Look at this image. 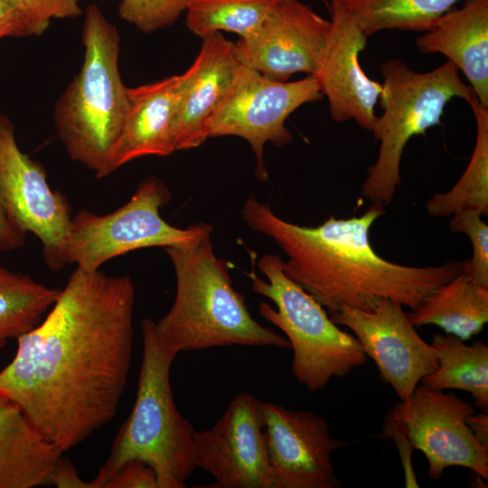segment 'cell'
<instances>
[{
	"label": "cell",
	"instance_id": "1",
	"mask_svg": "<svg viewBox=\"0 0 488 488\" xmlns=\"http://www.w3.org/2000/svg\"><path fill=\"white\" fill-rule=\"evenodd\" d=\"M135 301L129 276L77 267L0 371V394L63 453L117 411L132 360Z\"/></svg>",
	"mask_w": 488,
	"mask_h": 488
},
{
	"label": "cell",
	"instance_id": "2",
	"mask_svg": "<svg viewBox=\"0 0 488 488\" xmlns=\"http://www.w3.org/2000/svg\"><path fill=\"white\" fill-rule=\"evenodd\" d=\"M385 214L373 203L359 217L333 216L306 227L277 216L268 202L247 198L240 217L253 231L270 238L283 251L285 274L313 296L328 314L342 305L371 311L382 299L416 310L440 286L463 271V262L406 266L387 260L372 248L371 228Z\"/></svg>",
	"mask_w": 488,
	"mask_h": 488
},
{
	"label": "cell",
	"instance_id": "3",
	"mask_svg": "<svg viewBox=\"0 0 488 488\" xmlns=\"http://www.w3.org/2000/svg\"><path fill=\"white\" fill-rule=\"evenodd\" d=\"M211 236L164 251L172 262L174 303L154 322L158 339L179 353L231 345L290 348L287 338L258 324L232 286L228 263L213 251Z\"/></svg>",
	"mask_w": 488,
	"mask_h": 488
},
{
	"label": "cell",
	"instance_id": "4",
	"mask_svg": "<svg viewBox=\"0 0 488 488\" xmlns=\"http://www.w3.org/2000/svg\"><path fill=\"white\" fill-rule=\"evenodd\" d=\"M84 59L56 102L53 119L70 157L95 173L112 174L110 160L127 108L118 67L120 36L96 4L84 11Z\"/></svg>",
	"mask_w": 488,
	"mask_h": 488
},
{
	"label": "cell",
	"instance_id": "5",
	"mask_svg": "<svg viewBox=\"0 0 488 488\" xmlns=\"http://www.w3.org/2000/svg\"><path fill=\"white\" fill-rule=\"evenodd\" d=\"M154 320L141 323L143 353L136 400L112 443L108 456L90 482H104L123 464L139 460L150 465L159 488H183L196 469L194 429L174 402L170 371L177 353L157 337Z\"/></svg>",
	"mask_w": 488,
	"mask_h": 488
},
{
	"label": "cell",
	"instance_id": "6",
	"mask_svg": "<svg viewBox=\"0 0 488 488\" xmlns=\"http://www.w3.org/2000/svg\"><path fill=\"white\" fill-rule=\"evenodd\" d=\"M380 71L382 113L371 131L374 139L380 141L379 155L367 172L361 196L385 207L400 185V161L408 141L440 125L444 108L452 99L467 102L475 94L462 81L458 69L449 61L419 73L393 59L382 63Z\"/></svg>",
	"mask_w": 488,
	"mask_h": 488
},
{
	"label": "cell",
	"instance_id": "7",
	"mask_svg": "<svg viewBox=\"0 0 488 488\" xmlns=\"http://www.w3.org/2000/svg\"><path fill=\"white\" fill-rule=\"evenodd\" d=\"M258 267L267 280L249 273L251 289L277 306L261 303L258 312L286 334L294 352L292 372L300 384L319 391L333 378H343L367 361L357 338L341 330L325 309L285 274L278 255L261 256Z\"/></svg>",
	"mask_w": 488,
	"mask_h": 488
},
{
	"label": "cell",
	"instance_id": "8",
	"mask_svg": "<svg viewBox=\"0 0 488 488\" xmlns=\"http://www.w3.org/2000/svg\"><path fill=\"white\" fill-rule=\"evenodd\" d=\"M171 197L166 184L151 175L139 183L127 203L111 213L80 210L70 225L69 264L95 271L109 259L139 249L188 246L211 236L212 227L205 222L180 229L165 221L160 209Z\"/></svg>",
	"mask_w": 488,
	"mask_h": 488
},
{
	"label": "cell",
	"instance_id": "9",
	"mask_svg": "<svg viewBox=\"0 0 488 488\" xmlns=\"http://www.w3.org/2000/svg\"><path fill=\"white\" fill-rule=\"evenodd\" d=\"M323 98L314 75L296 81H277L240 63L225 95L204 124L207 137L236 136L245 139L256 157L255 174L268 179L264 146L286 145L293 135L286 120L299 107Z\"/></svg>",
	"mask_w": 488,
	"mask_h": 488
},
{
	"label": "cell",
	"instance_id": "10",
	"mask_svg": "<svg viewBox=\"0 0 488 488\" xmlns=\"http://www.w3.org/2000/svg\"><path fill=\"white\" fill-rule=\"evenodd\" d=\"M0 199L13 222L42 245V259L52 271L69 265L66 244L71 208L53 191L42 164L18 146L12 121L0 114Z\"/></svg>",
	"mask_w": 488,
	"mask_h": 488
},
{
	"label": "cell",
	"instance_id": "11",
	"mask_svg": "<svg viewBox=\"0 0 488 488\" xmlns=\"http://www.w3.org/2000/svg\"><path fill=\"white\" fill-rule=\"evenodd\" d=\"M473 406L455 393L418 385L405 401L396 403L389 420L408 444L428 462L427 475L442 478L446 468L462 466L488 479V448L466 423Z\"/></svg>",
	"mask_w": 488,
	"mask_h": 488
},
{
	"label": "cell",
	"instance_id": "12",
	"mask_svg": "<svg viewBox=\"0 0 488 488\" xmlns=\"http://www.w3.org/2000/svg\"><path fill=\"white\" fill-rule=\"evenodd\" d=\"M260 400L237 395L215 425L194 431L196 468L212 475L209 488H276L263 430Z\"/></svg>",
	"mask_w": 488,
	"mask_h": 488
},
{
	"label": "cell",
	"instance_id": "13",
	"mask_svg": "<svg viewBox=\"0 0 488 488\" xmlns=\"http://www.w3.org/2000/svg\"><path fill=\"white\" fill-rule=\"evenodd\" d=\"M268 462L276 488H339L332 455L346 443L333 438L327 420L260 400Z\"/></svg>",
	"mask_w": 488,
	"mask_h": 488
},
{
	"label": "cell",
	"instance_id": "14",
	"mask_svg": "<svg viewBox=\"0 0 488 488\" xmlns=\"http://www.w3.org/2000/svg\"><path fill=\"white\" fill-rule=\"evenodd\" d=\"M329 316L354 333L400 401L437 368L433 347L419 336L396 301L382 299L371 311L342 305Z\"/></svg>",
	"mask_w": 488,
	"mask_h": 488
},
{
	"label": "cell",
	"instance_id": "15",
	"mask_svg": "<svg viewBox=\"0 0 488 488\" xmlns=\"http://www.w3.org/2000/svg\"><path fill=\"white\" fill-rule=\"evenodd\" d=\"M331 22L299 0H277L256 33L235 43L238 60L263 76L287 81L313 75L327 44Z\"/></svg>",
	"mask_w": 488,
	"mask_h": 488
},
{
	"label": "cell",
	"instance_id": "16",
	"mask_svg": "<svg viewBox=\"0 0 488 488\" xmlns=\"http://www.w3.org/2000/svg\"><path fill=\"white\" fill-rule=\"evenodd\" d=\"M329 37L313 75L328 99L333 121L353 119L372 131L382 85L370 79L359 63V53L365 49L368 37L354 17L339 4L329 1Z\"/></svg>",
	"mask_w": 488,
	"mask_h": 488
},
{
	"label": "cell",
	"instance_id": "17",
	"mask_svg": "<svg viewBox=\"0 0 488 488\" xmlns=\"http://www.w3.org/2000/svg\"><path fill=\"white\" fill-rule=\"evenodd\" d=\"M191 67L178 75V101L174 120L176 150H189L208 138L204 124L216 108L240 65L235 43L221 33L202 37Z\"/></svg>",
	"mask_w": 488,
	"mask_h": 488
},
{
	"label": "cell",
	"instance_id": "18",
	"mask_svg": "<svg viewBox=\"0 0 488 488\" xmlns=\"http://www.w3.org/2000/svg\"><path fill=\"white\" fill-rule=\"evenodd\" d=\"M127 108L110 160L111 172L135 159L167 156L174 145L178 75L127 88Z\"/></svg>",
	"mask_w": 488,
	"mask_h": 488
},
{
	"label": "cell",
	"instance_id": "19",
	"mask_svg": "<svg viewBox=\"0 0 488 488\" xmlns=\"http://www.w3.org/2000/svg\"><path fill=\"white\" fill-rule=\"evenodd\" d=\"M426 54L441 53L462 70L479 103L488 108V0H465L416 39Z\"/></svg>",
	"mask_w": 488,
	"mask_h": 488
},
{
	"label": "cell",
	"instance_id": "20",
	"mask_svg": "<svg viewBox=\"0 0 488 488\" xmlns=\"http://www.w3.org/2000/svg\"><path fill=\"white\" fill-rule=\"evenodd\" d=\"M63 452L45 440L22 410L0 394V488L52 485Z\"/></svg>",
	"mask_w": 488,
	"mask_h": 488
},
{
	"label": "cell",
	"instance_id": "21",
	"mask_svg": "<svg viewBox=\"0 0 488 488\" xmlns=\"http://www.w3.org/2000/svg\"><path fill=\"white\" fill-rule=\"evenodd\" d=\"M407 315L414 327L434 324L467 341L488 322V287L478 285L463 268Z\"/></svg>",
	"mask_w": 488,
	"mask_h": 488
},
{
	"label": "cell",
	"instance_id": "22",
	"mask_svg": "<svg viewBox=\"0 0 488 488\" xmlns=\"http://www.w3.org/2000/svg\"><path fill=\"white\" fill-rule=\"evenodd\" d=\"M434 349L437 368L421 382L436 389H462L469 392L474 405L488 409V346L483 341L465 344L458 337L435 334Z\"/></svg>",
	"mask_w": 488,
	"mask_h": 488
},
{
	"label": "cell",
	"instance_id": "23",
	"mask_svg": "<svg viewBox=\"0 0 488 488\" xmlns=\"http://www.w3.org/2000/svg\"><path fill=\"white\" fill-rule=\"evenodd\" d=\"M467 103L476 121V141L470 162L458 182L447 192L434 193L425 204L434 218L474 211L488 215V108L476 96Z\"/></svg>",
	"mask_w": 488,
	"mask_h": 488
},
{
	"label": "cell",
	"instance_id": "24",
	"mask_svg": "<svg viewBox=\"0 0 488 488\" xmlns=\"http://www.w3.org/2000/svg\"><path fill=\"white\" fill-rule=\"evenodd\" d=\"M59 292L0 265V349L39 324Z\"/></svg>",
	"mask_w": 488,
	"mask_h": 488
},
{
	"label": "cell",
	"instance_id": "25",
	"mask_svg": "<svg viewBox=\"0 0 488 488\" xmlns=\"http://www.w3.org/2000/svg\"><path fill=\"white\" fill-rule=\"evenodd\" d=\"M346 9L369 37L382 30L428 32L460 0H329Z\"/></svg>",
	"mask_w": 488,
	"mask_h": 488
},
{
	"label": "cell",
	"instance_id": "26",
	"mask_svg": "<svg viewBox=\"0 0 488 488\" xmlns=\"http://www.w3.org/2000/svg\"><path fill=\"white\" fill-rule=\"evenodd\" d=\"M277 0H189L185 25L202 38L214 33L252 36Z\"/></svg>",
	"mask_w": 488,
	"mask_h": 488
},
{
	"label": "cell",
	"instance_id": "27",
	"mask_svg": "<svg viewBox=\"0 0 488 488\" xmlns=\"http://www.w3.org/2000/svg\"><path fill=\"white\" fill-rule=\"evenodd\" d=\"M189 0H120L117 14L145 33L172 26L185 12Z\"/></svg>",
	"mask_w": 488,
	"mask_h": 488
},
{
	"label": "cell",
	"instance_id": "28",
	"mask_svg": "<svg viewBox=\"0 0 488 488\" xmlns=\"http://www.w3.org/2000/svg\"><path fill=\"white\" fill-rule=\"evenodd\" d=\"M449 229L465 234L473 248L472 258L464 261V269L483 286L488 287V226L482 215L466 211L452 216Z\"/></svg>",
	"mask_w": 488,
	"mask_h": 488
},
{
	"label": "cell",
	"instance_id": "29",
	"mask_svg": "<svg viewBox=\"0 0 488 488\" xmlns=\"http://www.w3.org/2000/svg\"><path fill=\"white\" fill-rule=\"evenodd\" d=\"M21 17L25 36L42 34L52 19L76 18L83 14L80 0H12Z\"/></svg>",
	"mask_w": 488,
	"mask_h": 488
},
{
	"label": "cell",
	"instance_id": "30",
	"mask_svg": "<svg viewBox=\"0 0 488 488\" xmlns=\"http://www.w3.org/2000/svg\"><path fill=\"white\" fill-rule=\"evenodd\" d=\"M102 488H159V485L150 465L139 460H130L112 474Z\"/></svg>",
	"mask_w": 488,
	"mask_h": 488
},
{
	"label": "cell",
	"instance_id": "31",
	"mask_svg": "<svg viewBox=\"0 0 488 488\" xmlns=\"http://www.w3.org/2000/svg\"><path fill=\"white\" fill-rule=\"evenodd\" d=\"M25 241L26 233L13 222L0 199V253L18 249Z\"/></svg>",
	"mask_w": 488,
	"mask_h": 488
},
{
	"label": "cell",
	"instance_id": "32",
	"mask_svg": "<svg viewBox=\"0 0 488 488\" xmlns=\"http://www.w3.org/2000/svg\"><path fill=\"white\" fill-rule=\"evenodd\" d=\"M20 14L12 0H0V40L5 37H24Z\"/></svg>",
	"mask_w": 488,
	"mask_h": 488
},
{
	"label": "cell",
	"instance_id": "33",
	"mask_svg": "<svg viewBox=\"0 0 488 488\" xmlns=\"http://www.w3.org/2000/svg\"><path fill=\"white\" fill-rule=\"evenodd\" d=\"M52 485L57 488H90V482L83 480L74 465L63 457L52 477Z\"/></svg>",
	"mask_w": 488,
	"mask_h": 488
},
{
	"label": "cell",
	"instance_id": "34",
	"mask_svg": "<svg viewBox=\"0 0 488 488\" xmlns=\"http://www.w3.org/2000/svg\"><path fill=\"white\" fill-rule=\"evenodd\" d=\"M466 423L471 428L476 439L486 448H488V414L483 411L477 415H471L467 418Z\"/></svg>",
	"mask_w": 488,
	"mask_h": 488
}]
</instances>
